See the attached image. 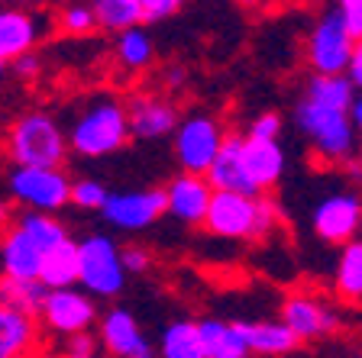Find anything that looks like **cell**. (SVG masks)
Masks as SVG:
<instances>
[{
	"label": "cell",
	"mask_w": 362,
	"mask_h": 358,
	"mask_svg": "<svg viewBox=\"0 0 362 358\" xmlns=\"http://www.w3.org/2000/svg\"><path fill=\"white\" fill-rule=\"evenodd\" d=\"M7 152L13 165H65L71 155L65 123L49 110H30L7 133Z\"/></svg>",
	"instance_id": "cell-4"
},
{
	"label": "cell",
	"mask_w": 362,
	"mask_h": 358,
	"mask_svg": "<svg viewBox=\"0 0 362 358\" xmlns=\"http://www.w3.org/2000/svg\"><path fill=\"white\" fill-rule=\"evenodd\" d=\"M4 68H7V65H4V61H0V81H4Z\"/></svg>",
	"instance_id": "cell-45"
},
{
	"label": "cell",
	"mask_w": 362,
	"mask_h": 358,
	"mask_svg": "<svg viewBox=\"0 0 362 358\" xmlns=\"http://www.w3.org/2000/svg\"><path fill=\"white\" fill-rule=\"evenodd\" d=\"M104 32H120L143 23V0H90Z\"/></svg>",
	"instance_id": "cell-30"
},
{
	"label": "cell",
	"mask_w": 362,
	"mask_h": 358,
	"mask_svg": "<svg viewBox=\"0 0 362 358\" xmlns=\"http://www.w3.org/2000/svg\"><path fill=\"white\" fill-rule=\"evenodd\" d=\"M71 184L65 165H16L7 178L13 201L26 210L59 213L71 203Z\"/></svg>",
	"instance_id": "cell-5"
},
{
	"label": "cell",
	"mask_w": 362,
	"mask_h": 358,
	"mask_svg": "<svg viewBox=\"0 0 362 358\" xmlns=\"http://www.w3.org/2000/svg\"><path fill=\"white\" fill-rule=\"evenodd\" d=\"M333 294L349 306H362V236L339 246L337 271H333Z\"/></svg>",
	"instance_id": "cell-23"
},
{
	"label": "cell",
	"mask_w": 362,
	"mask_h": 358,
	"mask_svg": "<svg viewBox=\"0 0 362 358\" xmlns=\"http://www.w3.org/2000/svg\"><path fill=\"white\" fill-rule=\"evenodd\" d=\"M62 352L71 358H94L98 352H104V342H100V336H94V329H81V333L65 336V349Z\"/></svg>",
	"instance_id": "cell-33"
},
{
	"label": "cell",
	"mask_w": 362,
	"mask_h": 358,
	"mask_svg": "<svg viewBox=\"0 0 362 358\" xmlns=\"http://www.w3.org/2000/svg\"><path fill=\"white\" fill-rule=\"evenodd\" d=\"M16 226H20L23 232H30L45 252L52 246H59V242H65V239H71L68 236V226L62 223L55 213H45V210H26V213H20Z\"/></svg>",
	"instance_id": "cell-29"
},
{
	"label": "cell",
	"mask_w": 362,
	"mask_h": 358,
	"mask_svg": "<svg viewBox=\"0 0 362 358\" xmlns=\"http://www.w3.org/2000/svg\"><path fill=\"white\" fill-rule=\"evenodd\" d=\"M42 320L36 314H26L20 306H10L0 300V358H26L45 352Z\"/></svg>",
	"instance_id": "cell-16"
},
{
	"label": "cell",
	"mask_w": 362,
	"mask_h": 358,
	"mask_svg": "<svg viewBox=\"0 0 362 358\" xmlns=\"http://www.w3.org/2000/svg\"><path fill=\"white\" fill-rule=\"evenodd\" d=\"M165 197L172 220H178L185 226H204L214 201V184L207 181V174L181 172L165 184Z\"/></svg>",
	"instance_id": "cell-14"
},
{
	"label": "cell",
	"mask_w": 362,
	"mask_h": 358,
	"mask_svg": "<svg viewBox=\"0 0 362 358\" xmlns=\"http://www.w3.org/2000/svg\"><path fill=\"white\" fill-rule=\"evenodd\" d=\"M45 287L39 278H10V275H0V300L10 306H20L26 314H42V304H45Z\"/></svg>",
	"instance_id": "cell-27"
},
{
	"label": "cell",
	"mask_w": 362,
	"mask_h": 358,
	"mask_svg": "<svg viewBox=\"0 0 362 358\" xmlns=\"http://www.w3.org/2000/svg\"><path fill=\"white\" fill-rule=\"evenodd\" d=\"M65 133L71 142V152L81 158L113 155L133 139L127 104L117 94H90V97L71 104Z\"/></svg>",
	"instance_id": "cell-1"
},
{
	"label": "cell",
	"mask_w": 362,
	"mask_h": 358,
	"mask_svg": "<svg viewBox=\"0 0 362 358\" xmlns=\"http://www.w3.org/2000/svg\"><path fill=\"white\" fill-rule=\"evenodd\" d=\"M281 320L294 329V336L301 342H314V339H324L333 329H339L337 310L314 294H288L281 300Z\"/></svg>",
	"instance_id": "cell-15"
},
{
	"label": "cell",
	"mask_w": 362,
	"mask_h": 358,
	"mask_svg": "<svg viewBox=\"0 0 362 358\" xmlns=\"http://www.w3.org/2000/svg\"><path fill=\"white\" fill-rule=\"evenodd\" d=\"M243 162H246L249 178L256 181V187L262 194H272L281 184L285 174V149L279 139H256L246 136L243 139Z\"/></svg>",
	"instance_id": "cell-18"
},
{
	"label": "cell",
	"mask_w": 362,
	"mask_h": 358,
	"mask_svg": "<svg viewBox=\"0 0 362 358\" xmlns=\"http://www.w3.org/2000/svg\"><path fill=\"white\" fill-rule=\"evenodd\" d=\"M246 136H256V139H279V136H281V117L275 110L259 113V117L249 123V133Z\"/></svg>",
	"instance_id": "cell-35"
},
{
	"label": "cell",
	"mask_w": 362,
	"mask_h": 358,
	"mask_svg": "<svg viewBox=\"0 0 362 358\" xmlns=\"http://www.w3.org/2000/svg\"><path fill=\"white\" fill-rule=\"evenodd\" d=\"M281 226V207L269 194L214 191L204 229L220 239H265Z\"/></svg>",
	"instance_id": "cell-3"
},
{
	"label": "cell",
	"mask_w": 362,
	"mask_h": 358,
	"mask_svg": "<svg viewBox=\"0 0 362 358\" xmlns=\"http://www.w3.org/2000/svg\"><path fill=\"white\" fill-rule=\"evenodd\" d=\"M294 126L308 139L310 152L327 165H346L359 155V129H356L349 110L320 104V100L301 97L294 100Z\"/></svg>",
	"instance_id": "cell-2"
},
{
	"label": "cell",
	"mask_w": 362,
	"mask_h": 358,
	"mask_svg": "<svg viewBox=\"0 0 362 358\" xmlns=\"http://www.w3.org/2000/svg\"><path fill=\"white\" fill-rule=\"evenodd\" d=\"M10 223V207L4 201H0V229H4V226Z\"/></svg>",
	"instance_id": "cell-44"
},
{
	"label": "cell",
	"mask_w": 362,
	"mask_h": 358,
	"mask_svg": "<svg viewBox=\"0 0 362 358\" xmlns=\"http://www.w3.org/2000/svg\"><path fill=\"white\" fill-rule=\"evenodd\" d=\"M346 75L356 88H362V39H356V49H353V59H349Z\"/></svg>",
	"instance_id": "cell-39"
},
{
	"label": "cell",
	"mask_w": 362,
	"mask_h": 358,
	"mask_svg": "<svg viewBox=\"0 0 362 358\" xmlns=\"http://www.w3.org/2000/svg\"><path fill=\"white\" fill-rule=\"evenodd\" d=\"M243 139L246 136L226 133L223 149L217 152L214 165L207 168V181L214 184V191H243V194H262L256 187V181L249 178L246 162H243Z\"/></svg>",
	"instance_id": "cell-19"
},
{
	"label": "cell",
	"mask_w": 362,
	"mask_h": 358,
	"mask_svg": "<svg viewBox=\"0 0 362 358\" xmlns=\"http://www.w3.org/2000/svg\"><path fill=\"white\" fill-rule=\"evenodd\" d=\"M337 10L343 13L349 32L356 39H362V0H337Z\"/></svg>",
	"instance_id": "cell-37"
},
{
	"label": "cell",
	"mask_w": 362,
	"mask_h": 358,
	"mask_svg": "<svg viewBox=\"0 0 362 358\" xmlns=\"http://www.w3.org/2000/svg\"><path fill=\"white\" fill-rule=\"evenodd\" d=\"M100 217L110 229L120 232H143L156 226L162 217H168L165 187H149V191H120L110 194L100 207Z\"/></svg>",
	"instance_id": "cell-10"
},
{
	"label": "cell",
	"mask_w": 362,
	"mask_h": 358,
	"mask_svg": "<svg viewBox=\"0 0 362 358\" xmlns=\"http://www.w3.org/2000/svg\"><path fill=\"white\" fill-rule=\"evenodd\" d=\"M123 255V265H127L129 275H146V271L152 268V252L146 246H136V242H129V246L120 249Z\"/></svg>",
	"instance_id": "cell-34"
},
{
	"label": "cell",
	"mask_w": 362,
	"mask_h": 358,
	"mask_svg": "<svg viewBox=\"0 0 362 358\" xmlns=\"http://www.w3.org/2000/svg\"><path fill=\"white\" fill-rule=\"evenodd\" d=\"M55 20L45 16L39 7H4L0 10V61L10 65L20 55L33 52L49 32Z\"/></svg>",
	"instance_id": "cell-11"
},
{
	"label": "cell",
	"mask_w": 362,
	"mask_h": 358,
	"mask_svg": "<svg viewBox=\"0 0 362 358\" xmlns=\"http://www.w3.org/2000/svg\"><path fill=\"white\" fill-rule=\"evenodd\" d=\"M349 117H353L356 129L362 136V88H356V97H353V107H349Z\"/></svg>",
	"instance_id": "cell-41"
},
{
	"label": "cell",
	"mask_w": 362,
	"mask_h": 358,
	"mask_svg": "<svg viewBox=\"0 0 362 358\" xmlns=\"http://www.w3.org/2000/svg\"><path fill=\"white\" fill-rule=\"evenodd\" d=\"M113 59H117V65L123 71H146L156 61V42L146 32V23H136V26H127V30L117 32Z\"/></svg>",
	"instance_id": "cell-24"
},
{
	"label": "cell",
	"mask_w": 362,
	"mask_h": 358,
	"mask_svg": "<svg viewBox=\"0 0 362 358\" xmlns=\"http://www.w3.org/2000/svg\"><path fill=\"white\" fill-rule=\"evenodd\" d=\"M7 4H16V7H42L49 0H7Z\"/></svg>",
	"instance_id": "cell-42"
},
{
	"label": "cell",
	"mask_w": 362,
	"mask_h": 358,
	"mask_svg": "<svg viewBox=\"0 0 362 358\" xmlns=\"http://www.w3.org/2000/svg\"><path fill=\"white\" fill-rule=\"evenodd\" d=\"M127 113H129V133L133 139H162L172 136L178 129V110L168 97L162 94H136L127 100Z\"/></svg>",
	"instance_id": "cell-17"
},
{
	"label": "cell",
	"mask_w": 362,
	"mask_h": 358,
	"mask_svg": "<svg viewBox=\"0 0 362 358\" xmlns=\"http://www.w3.org/2000/svg\"><path fill=\"white\" fill-rule=\"evenodd\" d=\"M185 78H188V71L185 68H178V65H172V68H165V88H181L185 84Z\"/></svg>",
	"instance_id": "cell-40"
},
{
	"label": "cell",
	"mask_w": 362,
	"mask_h": 358,
	"mask_svg": "<svg viewBox=\"0 0 362 358\" xmlns=\"http://www.w3.org/2000/svg\"><path fill=\"white\" fill-rule=\"evenodd\" d=\"M42 258H45V249L39 246L30 232H23L16 223L4 232V242H0V275L39 278Z\"/></svg>",
	"instance_id": "cell-20"
},
{
	"label": "cell",
	"mask_w": 362,
	"mask_h": 358,
	"mask_svg": "<svg viewBox=\"0 0 362 358\" xmlns=\"http://www.w3.org/2000/svg\"><path fill=\"white\" fill-rule=\"evenodd\" d=\"M301 94L320 100V104L349 110V107H353V97H356V84L349 81V75H317L314 71V75L308 78V84H304Z\"/></svg>",
	"instance_id": "cell-28"
},
{
	"label": "cell",
	"mask_w": 362,
	"mask_h": 358,
	"mask_svg": "<svg viewBox=\"0 0 362 358\" xmlns=\"http://www.w3.org/2000/svg\"><path fill=\"white\" fill-rule=\"evenodd\" d=\"M310 226L327 246H346L362 232V197L349 191L327 194L310 213Z\"/></svg>",
	"instance_id": "cell-12"
},
{
	"label": "cell",
	"mask_w": 362,
	"mask_h": 358,
	"mask_svg": "<svg viewBox=\"0 0 362 358\" xmlns=\"http://www.w3.org/2000/svg\"><path fill=\"white\" fill-rule=\"evenodd\" d=\"M236 326H240L243 339H246V345H249V355H291V352L301 345V339L294 336V329L288 326L285 320L281 323L236 320Z\"/></svg>",
	"instance_id": "cell-21"
},
{
	"label": "cell",
	"mask_w": 362,
	"mask_h": 358,
	"mask_svg": "<svg viewBox=\"0 0 362 358\" xmlns=\"http://www.w3.org/2000/svg\"><path fill=\"white\" fill-rule=\"evenodd\" d=\"M201 326L204 358H246L249 345L243 339L236 320H220V316H204L197 320Z\"/></svg>",
	"instance_id": "cell-22"
},
{
	"label": "cell",
	"mask_w": 362,
	"mask_h": 358,
	"mask_svg": "<svg viewBox=\"0 0 362 358\" xmlns=\"http://www.w3.org/2000/svg\"><path fill=\"white\" fill-rule=\"evenodd\" d=\"M185 7V0H143V23H162Z\"/></svg>",
	"instance_id": "cell-36"
},
{
	"label": "cell",
	"mask_w": 362,
	"mask_h": 358,
	"mask_svg": "<svg viewBox=\"0 0 362 358\" xmlns=\"http://www.w3.org/2000/svg\"><path fill=\"white\" fill-rule=\"evenodd\" d=\"M98 336L104 342L107 355L117 358H152L158 352V345L149 342V336L143 333V326L136 323V316L127 306H110L107 314H100Z\"/></svg>",
	"instance_id": "cell-13"
},
{
	"label": "cell",
	"mask_w": 362,
	"mask_h": 358,
	"mask_svg": "<svg viewBox=\"0 0 362 358\" xmlns=\"http://www.w3.org/2000/svg\"><path fill=\"white\" fill-rule=\"evenodd\" d=\"M356 49V36L337 7L327 10L308 32V65L317 75H346Z\"/></svg>",
	"instance_id": "cell-7"
},
{
	"label": "cell",
	"mask_w": 362,
	"mask_h": 358,
	"mask_svg": "<svg viewBox=\"0 0 362 358\" xmlns=\"http://www.w3.org/2000/svg\"><path fill=\"white\" fill-rule=\"evenodd\" d=\"M78 258H81V268H78V284H81L88 294L94 297H117L127 287V265H123V255L117 249L110 236H100V232H90L78 242Z\"/></svg>",
	"instance_id": "cell-6"
},
{
	"label": "cell",
	"mask_w": 362,
	"mask_h": 358,
	"mask_svg": "<svg viewBox=\"0 0 362 358\" xmlns=\"http://www.w3.org/2000/svg\"><path fill=\"white\" fill-rule=\"evenodd\" d=\"M172 136H175L178 168L181 172H197V174H207V168L214 165L217 152L223 149L226 142V129L214 117H207V113L185 117Z\"/></svg>",
	"instance_id": "cell-8"
},
{
	"label": "cell",
	"mask_w": 362,
	"mask_h": 358,
	"mask_svg": "<svg viewBox=\"0 0 362 358\" xmlns=\"http://www.w3.org/2000/svg\"><path fill=\"white\" fill-rule=\"evenodd\" d=\"M55 26L65 36H90L94 30H100L90 0H65L59 7V13H55Z\"/></svg>",
	"instance_id": "cell-31"
},
{
	"label": "cell",
	"mask_w": 362,
	"mask_h": 358,
	"mask_svg": "<svg viewBox=\"0 0 362 358\" xmlns=\"http://www.w3.org/2000/svg\"><path fill=\"white\" fill-rule=\"evenodd\" d=\"M39 320H42L45 333L65 339L71 333H81V329H98L100 310L94 304V294H88L84 287L81 291H75V284L71 287H49Z\"/></svg>",
	"instance_id": "cell-9"
},
{
	"label": "cell",
	"mask_w": 362,
	"mask_h": 358,
	"mask_svg": "<svg viewBox=\"0 0 362 358\" xmlns=\"http://www.w3.org/2000/svg\"><path fill=\"white\" fill-rule=\"evenodd\" d=\"M10 68H13V75L23 78V81H33V78H39V71H42V59L36 55V49L26 55H20L16 61H10Z\"/></svg>",
	"instance_id": "cell-38"
},
{
	"label": "cell",
	"mask_w": 362,
	"mask_h": 358,
	"mask_svg": "<svg viewBox=\"0 0 362 358\" xmlns=\"http://www.w3.org/2000/svg\"><path fill=\"white\" fill-rule=\"evenodd\" d=\"M158 355L165 358H204L201 326L194 320H175L158 336Z\"/></svg>",
	"instance_id": "cell-26"
},
{
	"label": "cell",
	"mask_w": 362,
	"mask_h": 358,
	"mask_svg": "<svg viewBox=\"0 0 362 358\" xmlns=\"http://www.w3.org/2000/svg\"><path fill=\"white\" fill-rule=\"evenodd\" d=\"M233 4H240V7H249V10H256V7H265L269 0H233Z\"/></svg>",
	"instance_id": "cell-43"
},
{
	"label": "cell",
	"mask_w": 362,
	"mask_h": 358,
	"mask_svg": "<svg viewBox=\"0 0 362 358\" xmlns=\"http://www.w3.org/2000/svg\"><path fill=\"white\" fill-rule=\"evenodd\" d=\"M78 268H81L78 242L75 239H65V242H59V246H52L45 252L39 281L45 287H71V284H78Z\"/></svg>",
	"instance_id": "cell-25"
},
{
	"label": "cell",
	"mask_w": 362,
	"mask_h": 358,
	"mask_svg": "<svg viewBox=\"0 0 362 358\" xmlns=\"http://www.w3.org/2000/svg\"><path fill=\"white\" fill-rule=\"evenodd\" d=\"M359 162H362V142H359Z\"/></svg>",
	"instance_id": "cell-46"
},
{
	"label": "cell",
	"mask_w": 362,
	"mask_h": 358,
	"mask_svg": "<svg viewBox=\"0 0 362 358\" xmlns=\"http://www.w3.org/2000/svg\"><path fill=\"white\" fill-rule=\"evenodd\" d=\"M107 197H110V191L94 178H81V181L71 184V203H75L78 210H98L100 213V207L107 203Z\"/></svg>",
	"instance_id": "cell-32"
}]
</instances>
